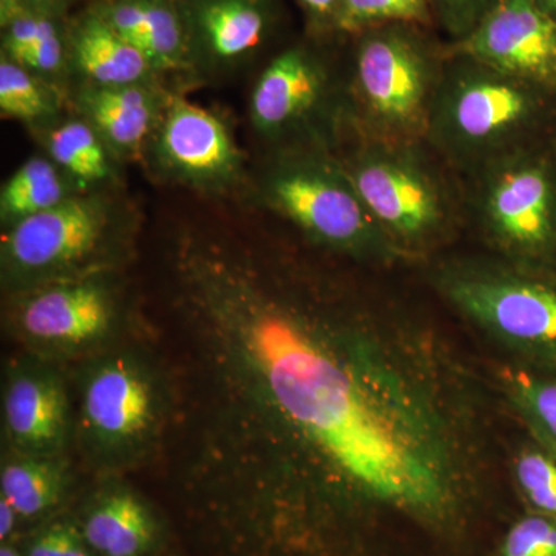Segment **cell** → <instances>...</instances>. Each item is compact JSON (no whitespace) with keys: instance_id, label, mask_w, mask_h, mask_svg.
<instances>
[{"instance_id":"6da1fadb","label":"cell","mask_w":556,"mask_h":556,"mask_svg":"<svg viewBox=\"0 0 556 556\" xmlns=\"http://www.w3.org/2000/svg\"><path fill=\"white\" fill-rule=\"evenodd\" d=\"M551 138H556V93L447 54L426 142L457 177Z\"/></svg>"},{"instance_id":"7a4b0ae2","label":"cell","mask_w":556,"mask_h":556,"mask_svg":"<svg viewBox=\"0 0 556 556\" xmlns=\"http://www.w3.org/2000/svg\"><path fill=\"white\" fill-rule=\"evenodd\" d=\"M139 230L138 208L118 188L79 192L2 230L7 298L62 281L119 273Z\"/></svg>"},{"instance_id":"3957f363","label":"cell","mask_w":556,"mask_h":556,"mask_svg":"<svg viewBox=\"0 0 556 556\" xmlns=\"http://www.w3.org/2000/svg\"><path fill=\"white\" fill-rule=\"evenodd\" d=\"M351 135L422 141L445 61L447 40L417 24H388L346 39Z\"/></svg>"},{"instance_id":"277c9868","label":"cell","mask_w":556,"mask_h":556,"mask_svg":"<svg viewBox=\"0 0 556 556\" xmlns=\"http://www.w3.org/2000/svg\"><path fill=\"white\" fill-rule=\"evenodd\" d=\"M75 438L91 466L116 471L144 459L169 422V383L159 361L115 348L86 362L76 380Z\"/></svg>"},{"instance_id":"5b68a950","label":"cell","mask_w":556,"mask_h":556,"mask_svg":"<svg viewBox=\"0 0 556 556\" xmlns=\"http://www.w3.org/2000/svg\"><path fill=\"white\" fill-rule=\"evenodd\" d=\"M340 163L387 239L424 243L455 225L464 207L463 186L422 141L350 135Z\"/></svg>"},{"instance_id":"8992f818","label":"cell","mask_w":556,"mask_h":556,"mask_svg":"<svg viewBox=\"0 0 556 556\" xmlns=\"http://www.w3.org/2000/svg\"><path fill=\"white\" fill-rule=\"evenodd\" d=\"M248 193L260 207L332 251L369 254L390 241L332 150H269Z\"/></svg>"},{"instance_id":"52a82bcc","label":"cell","mask_w":556,"mask_h":556,"mask_svg":"<svg viewBox=\"0 0 556 556\" xmlns=\"http://www.w3.org/2000/svg\"><path fill=\"white\" fill-rule=\"evenodd\" d=\"M325 40L306 35L260 72L249 97V121L269 150L318 148L338 152L350 138L345 70Z\"/></svg>"},{"instance_id":"ba28073f","label":"cell","mask_w":556,"mask_h":556,"mask_svg":"<svg viewBox=\"0 0 556 556\" xmlns=\"http://www.w3.org/2000/svg\"><path fill=\"white\" fill-rule=\"evenodd\" d=\"M463 181L464 207L517 263L556 269V138L485 164Z\"/></svg>"},{"instance_id":"9c48e42d","label":"cell","mask_w":556,"mask_h":556,"mask_svg":"<svg viewBox=\"0 0 556 556\" xmlns=\"http://www.w3.org/2000/svg\"><path fill=\"white\" fill-rule=\"evenodd\" d=\"M442 291L468 317L535 354L556 372V269L515 265L456 268L441 276Z\"/></svg>"},{"instance_id":"30bf717a","label":"cell","mask_w":556,"mask_h":556,"mask_svg":"<svg viewBox=\"0 0 556 556\" xmlns=\"http://www.w3.org/2000/svg\"><path fill=\"white\" fill-rule=\"evenodd\" d=\"M142 161L160 181L214 199L237 195L251 181L228 119L179 90H172Z\"/></svg>"},{"instance_id":"8fae6325","label":"cell","mask_w":556,"mask_h":556,"mask_svg":"<svg viewBox=\"0 0 556 556\" xmlns=\"http://www.w3.org/2000/svg\"><path fill=\"white\" fill-rule=\"evenodd\" d=\"M130 306L118 273L31 289L9 298V321L33 354L47 357L105 345Z\"/></svg>"},{"instance_id":"7c38bea8","label":"cell","mask_w":556,"mask_h":556,"mask_svg":"<svg viewBox=\"0 0 556 556\" xmlns=\"http://www.w3.org/2000/svg\"><path fill=\"white\" fill-rule=\"evenodd\" d=\"M445 51L556 93V22L535 0H500L473 31L447 42Z\"/></svg>"},{"instance_id":"4fadbf2b","label":"cell","mask_w":556,"mask_h":556,"mask_svg":"<svg viewBox=\"0 0 556 556\" xmlns=\"http://www.w3.org/2000/svg\"><path fill=\"white\" fill-rule=\"evenodd\" d=\"M2 420L10 452L65 456L75 437V412L67 380L50 358L31 353L11 365Z\"/></svg>"},{"instance_id":"5bb4252c","label":"cell","mask_w":556,"mask_h":556,"mask_svg":"<svg viewBox=\"0 0 556 556\" xmlns=\"http://www.w3.org/2000/svg\"><path fill=\"white\" fill-rule=\"evenodd\" d=\"M193 79L225 75L251 61L276 35L278 0H177Z\"/></svg>"},{"instance_id":"9a60e30c","label":"cell","mask_w":556,"mask_h":556,"mask_svg":"<svg viewBox=\"0 0 556 556\" xmlns=\"http://www.w3.org/2000/svg\"><path fill=\"white\" fill-rule=\"evenodd\" d=\"M172 90L166 83L121 87L75 86L70 104L100 134L119 163L142 161Z\"/></svg>"},{"instance_id":"2e32d148","label":"cell","mask_w":556,"mask_h":556,"mask_svg":"<svg viewBox=\"0 0 556 556\" xmlns=\"http://www.w3.org/2000/svg\"><path fill=\"white\" fill-rule=\"evenodd\" d=\"M90 5L144 54L161 79L192 83L188 35L177 0H93Z\"/></svg>"},{"instance_id":"e0dca14e","label":"cell","mask_w":556,"mask_h":556,"mask_svg":"<svg viewBox=\"0 0 556 556\" xmlns=\"http://www.w3.org/2000/svg\"><path fill=\"white\" fill-rule=\"evenodd\" d=\"M70 76L76 86L121 87L166 83L144 54L127 42L93 7L67 20Z\"/></svg>"},{"instance_id":"ac0fdd59","label":"cell","mask_w":556,"mask_h":556,"mask_svg":"<svg viewBox=\"0 0 556 556\" xmlns=\"http://www.w3.org/2000/svg\"><path fill=\"white\" fill-rule=\"evenodd\" d=\"M36 137L79 192L118 188L121 163L86 119L73 113Z\"/></svg>"},{"instance_id":"d6986e66","label":"cell","mask_w":556,"mask_h":556,"mask_svg":"<svg viewBox=\"0 0 556 556\" xmlns=\"http://www.w3.org/2000/svg\"><path fill=\"white\" fill-rule=\"evenodd\" d=\"M83 535L89 547L102 556H142L153 546L156 522L135 493L113 486L90 507Z\"/></svg>"},{"instance_id":"ffe728a7","label":"cell","mask_w":556,"mask_h":556,"mask_svg":"<svg viewBox=\"0 0 556 556\" xmlns=\"http://www.w3.org/2000/svg\"><path fill=\"white\" fill-rule=\"evenodd\" d=\"M68 485L65 456L10 452L0 468V495L9 500L22 518H36L60 506Z\"/></svg>"},{"instance_id":"44dd1931","label":"cell","mask_w":556,"mask_h":556,"mask_svg":"<svg viewBox=\"0 0 556 556\" xmlns=\"http://www.w3.org/2000/svg\"><path fill=\"white\" fill-rule=\"evenodd\" d=\"M79 193L60 167L43 155H33L22 163L0 189L2 230L58 206Z\"/></svg>"},{"instance_id":"7402d4cb","label":"cell","mask_w":556,"mask_h":556,"mask_svg":"<svg viewBox=\"0 0 556 556\" xmlns=\"http://www.w3.org/2000/svg\"><path fill=\"white\" fill-rule=\"evenodd\" d=\"M64 108V91L33 75L17 62L0 54V113L2 118L24 124L33 135L58 123Z\"/></svg>"},{"instance_id":"603a6c76","label":"cell","mask_w":556,"mask_h":556,"mask_svg":"<svg viewBox=\"0 0 556 556\" xmlns=\"http://www.w3.org/2000/svg\"><path fill=\"white\" fill-rule=\"evenodd\" d=\"M388 24H417L434 28L430 3L428 0H345L336 21L332 39L345 42L357 33Z\"/></svg>"},{"instance_id":"cb8c5ba5","label":"cell","mask_w":556,"mask_h":556,"mask_svg":"<svg viewBox=\"0 0 556 556\" xmlns=\"http://www.w3.org/2000/svg\"><path fill=\"white\" fill-rule=\"evenodd\" d=\"M510 387L541 441L556 455V372L521 369L510 376Z\"/></svg>"},{"instance_id":"d4e9b609","label":"cell","mask_w":556,"mask_h":556,"mask_svg":"<svg viewBox=\"0 0 556 556\" xmlns=\"http://www.w3.org/2000/svg\"><path fill=\"white\" fill-rule=\"evenodd\" d=\"M515 473L527 501L541 515L556 518V455L548 448H526Z\"/></svg>"},{"instance_id":"484cf974","label":"cell","mask_w":556,"mask_h":556,"mask_svg":"<svg viewBox=\"0 0 556 556\" xmlns=\"http://www.w3.org/2000/svg\"><path fill=\"white\" fill-rule=\"evenodd\" d=\"M500 0H428L434 28L447 42L466 38Z\"/></svg>"},{"instance_id":"4316f807","label":"cell","mask_w":556,"mask_h":556,"mask_svg":"<svg viewBox=\"0 0 556 556\" xmlns=\"http://www.w3.org/2000/svg\"><path fill=\"white\" fill-rule=\"evenodd\" d=\"M503 556H556V518L540 514L521 519L507 533Z\"/></svg>"},{"instance_id":"83f0119b","label":"cell","mask_w":556,"mask_h":556,"mask_svg":"<svg viewBox=\"0 0 556 556\" xmlns=\"http://www.w3.org/2000/svg\"><path fill=\"white\" fill-rule=\"evenodd\" d=\"M83 532L68 522H58L33 540L27 556H90Z\"/></svg>"},{"instance_id":"f1b7e54d","label":"cell","mask_w":556,"mask_h":556,"mask_svg":"<svg viewBox=\"0 0 556 556\" xmlns=\"http://www.w3.org/2000/svg\"><path fill=\"white\" fill-rule=\"evenodd\" d=\"M305 17L306 35L313 38L334 40L336 21L345 0H295Z\"/></svg>"},{"instance_id":"f546056e","label":"cell","mask_w":556,"mask_h":556,"mask_svg":"<svg viewBox=\"0 0 556 556\" xmlns=\"http://www.w3.org/2000/svg\"><path fill=\"white\" fill-rule=\"evenodd\" d=\"M73 2L75 0H27V5L28 10L60 17V20H68V11Z\"/></svg>"},{"instance_id":"4dcf8cb0","label":"cell","mask_w":556,"mask_h":556,"mask_svg":"<svg viewBox=\"0 0 556 556\" xmlns=\"http://www.w3.org/2000/svg\"><path fill=\"white\" fill-rule=\"evenodd\" d=\"M20 517L9 500L0 495V538L5 541L16 526V518Z\"/></svg>"},{"instance_id":"1f68e13d","label":"cell","mask_w":556,"mask_h":556,"mask_svg":"<svg viewBox=\"0 0 556 556\" xmlns=\"http://www.w3.org/2000/svg\"><path fill=\"white\" fill-rule=\"evenodd\" d=\"M28 11L27 0H0V28Z\"/></svg>"},{"instance_id":"d6a6232c","label":"cell","mask_w":556,"mask_h":556,"mask_svg":"<svg viewBox=\"0 0 556 556\" xmlns=\"http://www.w3.org/2000/svg\"><path fill=\"white\" fill-rule=\"evenodd\" d=\"M535 2L556 22V0H535Z\"/></svg>"},{"instance_id":"836d02e7","label":"cell","mask_w":556,"mask_h":556,"mask_svg":"<svg viewBox=\"0 0 556 556\" xmlns=\"http://www.w3.org/2000/svg\"><path fill=\"white\" fill-rule=\"evenodd\" d=\"M0 556H22L16 548L11 546H7V544H2V548H0Z\"/></svg>"}]
</instances>
